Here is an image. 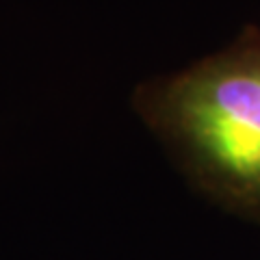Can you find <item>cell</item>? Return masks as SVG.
Here are the masks:
<instances>
[{
	"mask_svg": "<svg viewBox=\"0 0 260 260\" xmlns=\"http://www.w3.org/2000/svg\"><path fill=\"white\" fill-rule=\"evenodd\" d=\"M141 119L195 186L228 213L260 223V30L135 93Z\"/></svg>",
	"mask_w": 260,
	"mask_h": 260,
	"instance_id": "cell-1",
	"label": "cell"
}]
</instances>
